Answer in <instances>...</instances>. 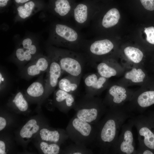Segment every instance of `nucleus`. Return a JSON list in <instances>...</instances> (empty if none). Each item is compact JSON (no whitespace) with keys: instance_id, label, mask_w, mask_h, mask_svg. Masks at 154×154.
<instances>
[{"instance_id":"obj_16","label":"nucleus","mask_w":154,"mask_h":154,"mask_svg":"<svg viewBox=\"0 0 154 154\" xmlns=\"http://www.w3.org/2000/svg\"><path fill=\"white\" fill-rule=\"evenodd\" d=\"M74 7L68 0H56L53 13L65 21L70 22Z\"/></svg>"},{"instance_id":"obj_7","label":"nucleus","mask_w":154,"mask_h":154,"mask_svg":"<svg viewBox=\"0 0 154 154\" xmlns=\"http://www.w3.org/2000/svg\"><path fill=\"white\" fill-rule=\"evenodd\" d=\"M138 133L139 145L154 151V123L149 116L140 114L131 117Z\"/></svg>"},{"instance_id":"obj_2","label":"nucleus","mask_w":154,"mask_h":154,"mask_svg":"<svg viewBox=\"0 0 154 154\" xmlns=\"http://www.w3.org/2000/svg\"><path fill=\"white\" fill-rule=\"evenodd\" d=\"M52 26L50 40L51 44L82 52L86 39L73 23H56Z\"/></svg>"},{"instance_id":"obj_9","label":"nucleus","mask_w":154,"mask_h":154,"mask_svg":"<svg viewBox=\"0 0 154 154\" xmlns=\"http://www.w3.org/2000/svg\"><path fill=\"white\" fill-rule=\"evenodd\" d=\"M51 61V57L41 54H38L26 66L21 69V77L27 80L46 72Z\"/></svg>"},{"instance_id":"obj_13","label":"nucleus","mask_w":154,"mask_h":154,"mask_svg":"<svg viewBox=\"0 0 154 154\" xmlns=\"http://www.w3.org/2000/svg\"><path fill=\"white\" fill-rule=\"evenodd\" d=\"M120 17L119 13L117 9H110L104 15L101 19H93L90 24L92 33L100 27L106 29L113 27L117 23Z\"/></svg>"},{"instance_id":"obj_22","label":"nucleus","mask_w":154,"mask_h":154,"mask_svg":"<svg viewBox=\"0 0 154 154\" xmlns=\"http://www.w3.org/2000/svg\"><path fill=\"white\" fill-rule=\"evenodd\" d=\"M124 52L127 59L133 63L139 64L143 60V54L138 48L128 46L125 48Z\"/></svg>"},{"instance_id":"obj_30","label":"nucleus","mask_w":154,"mask_h":154,"mask_svg":"<svg viewBox=\"0 0 154 154\" xmlns=\"http://www.w3.org/2000/svg\"><path fill=\"white\" fill-rule=\"evenodd\" d=\"M8 79L5 73L1 70L0 72V89H2L8 84Z\"/></svg>"},{"instance_id":"obj_20","label":"nucleus","mask_w":154,"mask_h":154,"mask_svg":"<svg viewBox=\"0 0 154 154\" xmlns=\"http://www.w3.org/2000/svg\"><path fill=\"white\" fill-rule=\"evenodd\" d=\"M146 76V74L141 68L134 67L127 71L124 75V78L135 84L143 82Z\"/></svg>"},{"instance_id":"obj_3","label":"nucleus","mask_w":154,"mask_h":154,"mask_svg":"<svg viewBox=\"0 0 154 154\" xmlns=\"http://www.w3.org/2000/svg\"><path fill=\"white\" fill-rule=\"evenodd\" d=\"M47 51L48 55L54 59L59 64L64 74L81 77L87 61L84 53L51 45L48 47Z\"/></svg>"},{"instance_id":"obj_1","label":"nucleus","mask_w":154,"mask_h":154,"mask_svg":"<svg viewBox=\"0 0 154 154\" xmlns=\"http://www.w3.org/2000/svg\"><path fill=\"white\" fill-rule=\"evenodd\" d=\"M132 115L125 105L108 108L103 119L95 124L97 134L94 141L101 153H110L122 126Z\"/></svg>"},{"instance_id":"obj_25","label":"nucleus","mask_w":154,"mask_h":154,"mask_svg":"<svg viewBox=\"0 0 154 154\" xmlns=\"http://www.w3.org/2000/svg\"><path fill=\"white\" fill-rule=\"evenodd\" d=\"M35 6L32 1L26 3L23 6H20L17 8L18 14L22 19H25L29 17L32 13Z\"/></svg>"},{"instance_id":"obj_14","label":"nucleus","mask_w":154,"mask_h":154,"mask_svg":"<svg viewBox=\"0 0 154 154\" xmlns=\"http://www.w3.org/2000/svg\"><path fill=\"white\" fill-rule=\"evenodd\" d=\"M54 99L55 104L57 106L67 111L73 108L76 103L73 94L59 88L54 92Z\"/></svg>"},{"instance_id":"obj_29","label":"nucleus","mask_w":154,"mask_h":154,"mask_svg":"<svg viewBox=\"0 0 154 154\" xmlns=\"http://www.w3.org/2000/svg\"><path fill=\"white\" fill-rule=\"evenodd\" d=\"M136 151L137 154H154V151L146 147L140 145H139Z\"/></svg>"},{"instance_id":"obj_21","label":"nucleus","mask_w":154,"mask_h":154,"mask_svg":"<svg viewBox=\"0 0 154 154\" xmlns=\"http://www.w3.org/2000/svg\"><path fill=\"white\" fill-rule=\"evenodd\" d=\"M41 139L44 141L57 143L61 139V135L56 130H50L47 128H42L39 131Z\"/></svg>"},{"instance_id":"obj_18","label":"nucleus","mask_w":154,"mask_h":154,"mask_svg":"<svg viewBox=\"0 0 154 154\" xmlns=\"http://www.w3.org/2000/svg\"><path fill=\"white\" fill-rule=\"evenodd\" d=\"M81 78L68 75L59 80L57 86L58 88L73 94L77 90Z\"/></svg>"},{"instance_id":"obj_36","label":"nucleus","mask_w":154,"mask_h":154,"mask_svg":"<svg viewBox=\"0 0 154 154\" xmlns=\"http://www.w3.org/2000/svg\"><path fill=\"white\" fill-rule=\"evenodd\" d=\"M149 117L151 119L154 123V113L150 114Z\"/></svg>"},{"instance_id":"obj_35","label":"nucleus","mask_w":154,"mask_h":154,"mask_svg":"<svg viewBox=\"0 0 154 154\" xmlns=\"http://www.w3.org/2000/svg\"><path fill=\"white\" fill-rule=\"evenodd\" d=\"M30 0H15V2L17 3H23L29 1Z\"/></svg>"},{"instance_id":"obj_10","label":"nucleus","mask_w":154,"mask_h":154,"mask_svg":"<svg viewBox=\"0 0 154 154\" xmlns=\"http://www.w3.org/2000/svg\"><path fill=\"white\" fill-rule=\"evenodd\" d=\"M98 13L93 5L80 3L74 7L72 15L74 24L79 29L88 26Z\"/></svg>"},{"instance_id":"obj_24","label":"nucleus","mask_w":154,"mask_h":154,"mask_svg":"<svg viewBox=\"0 0 154 154\" xmlns=\"http://www.w3.org/2000/svg\"><path fill=\"white\" fill-rule=\"evenodd\" d=\"M40 149L44 154H58L60 151L58 144L43 141L40 143Z\"/></svg>"},{"instance_id":"obj_17","label":"nucleus","mask_w":154,"mask_h":154,"mask_svg":"<svg viewBox=\"0 0 154 154\" xmlns=\"http://www.w3.org/2000/svg\"><path fill=\"white\" fill-rule=\"evenodd\" d=\"M42 74L27 88L26 94L32 99H37L44 96L45 93L44 79Z\"/></svg>"},{"instance_id":"obj_32","label":"nucleus","mask_w":154,"mask_h":154,"mask_svg":"<svg viewBox=\"0 0 154 154\" xmlns=\"http://www.w3.org/2000/svg\"><path fill=\"white\" fill-rule=\"evenodd\" d=\"M7 153L6 144L5 142L1 140L0 141V154Z\"/></svg>"},{"instance_id":"obj_23","label":"nucleus","mask_w":154,"mask_h":154,"mask_svg":"<svg viewBox=\"0 0 154 154\" xmlns=\"http://www.w3.org/2000/svg\"><path fill=\"white\" fill-rule=\"evenodd\" d=\"M11 102L19 111L25 112L28 108V102L22 92H17L11 100Z\"/></svg>"},{"instance_id":"obj_12","label":"nucleus","mask_w":154,"mask_h":154,"mask_svg":"<svg viewBox=\"0 0 154 154\" xmlns=\"http://www.w3.org/2000/svg\"><path fill=\"white\" fill-rule=\"evenodd\" d=\"M50 57V64L44 79L45 93L44 97L45 98H47L54 91L57 86L59 80L64 74L57 62Z\"/></svg>"},{"instance_id":"obj_28","label":"nucleus","mask_w":154,"mask_h":154,"mask_svg":"<svg viewBox=\"0 0 154 154\" xmlns=\"http://www.w3.org/2000/svg\"><path fill=\"white\" fill-rule=\"evenodd\" d=\"M141 4L147 10H154V0H140Z\"/></svg>"},{"instance_id":"obj_4","label":"nucleus","mask_w":154,"mask_h":154,"mask_svg":"<svg viewBox=\"0 0 154 154\" xmlns=\"http://www.w3.org/2000/svg\"><path fill=\"white\" fill-rule=\"evenodd\" d=\"M75 116L80 119L95 125L104 116L107 110L103 100L86 94L77 102L73 108Z\"/></svg>"},{"instance_id":"obj_33","label":"nucleus","mask_w":154,"mask_h":154,"mask_svg":"<svg viewBox=\"0 0 154 154\" xmlns=\"http://www.w3.org/2000/svg\"><path fill=\"white\" fill-rule=\"evenodd\" d=\"M7 121L6 119L3 117H0V131L3 130L7 125Z\"/></svg>"},{"instance_id":"obj_11","label":"nucleus","mask_w":154,"mask_h":154,"mask_svg":"<svg viewBox=\"0 0 154 154\" xmlns=\"http://www.w3.org/2000/svg\"><path fill=\"white\" fill-rule=\"evenodd\" d=\"M108 79L102 77L97 72L89 73L84 77L86 94L95 96L107 88Z\"/></svg>"},{"instance_id":"obj_19","label":"nucleus","mask_w":154,"mask_h":154,"mask_svg":"<svg viewBox=\"0 0 154 154\" xmlns=\"http://www.w3.org/2000/svg\"><path fill=\"white\" fill-rule=\"evenodd\" d=\"M35 119L29 120L22 127L19 132L20 137L23 139H29L37 133L40 129V126Z\"/></svg>"},{"instance_id":"obj_5","label":"nucleus","mask_w":154,"mask_h":154,"mask_svg":"<svg viewBox=\"0 0 154 154\" xmlns=\"http://www.w3.org/2000/svg\"><path fill=\"white\" fill-rule=\"evenodd\" d=\"M66 129L68 137L78 145L86 146L94 141L96 137L95 126L75 116L70 121Z\"/></svg>"},{"instance_id":"obj_15","label":"nucleus","mask_w":154,"mask_h":154,"mask_svg":"<svg viewBox=\"0 0 154 154\" xmlns=\"http://www.w3.org/2000/svg\"><path fill=\"white\" fill-rule=\"evenodd\" d=\"M114 61L112 58H108L96 63L95 65L97 72L101 76L108 79L116 76L117 72Z\"/></svg>"},{"instance_id":"obj_31","label":"nucleus","mask_w":154,"mask_h":154,"mask_svg":"<svg viewBox=\"0 0 154 154\" xmlns=\"http://www.w3.org/2000/svg\"><path fill=\"white\" fill-rule=\"evenodd\" d=\"M33 44V41L31 38H27L23 40L21 43L22 47L25 49H28Z\"/></svg>"},{"instance_id":"obj_27","label":"nucleus","mask_w":154,"mask_h":154,"mask_svg":"<svg viewBox=\"0 0 154 154\" xmlns=\"http://www.w3.org/2000/svg\"><path fill=\"white\" fill-rule=\"evenodd\" d=\"M144 33L146 35V40L149 43L154 44V27L145 28Z\"/></svg>"},{"instance_id":"obj_34","label":"nucleus","mask_w":154,"mask_h":154,"mask_svg":"<svg viewBox=\"0 0 154 154\" xmlns=\"http://www.w3.org/2000/svg\"><path fill=\"white\" fill-rule=\"evenodd\" d=\"M9 0H0V7H3L6 6Z\"/></svg>"},{"instance_id":"obj_6","label":"nucleus","mask_w":154,"mask_h":154,"mask_svg":"<svg viewBox=\"0 0 154 154\" xmlns=\"http://www.w3.org/2000/svg\"><path fill=\"white\" fill-rule=\"evenodd\" d=\"M134 126L130 118L124 123L121 129V133L112 147L110 153L119 154H136L135 143L132 132Z\"/></svg>"},{"instance_id":"obj_26","label":"nucleus","mask_w":154,"mask_h":154,"mask_svg":"<svg viewBox=\"0 0 154 154\" xmlns=\"http://www.w3.org/2000/svg\"><path fill=\"white\" fill-rule=\"evenodd\" d=\"M75 145H70L67 149L68 153L82 154L90 153L91 151L87 149L86 147L75 143Z\"/></svg>"},{"instance_id":"obj_8","label":"nucleus","mask_w":154,"mask_h":154,"mask_svg":"<svg viewBox=\"0 0 154 154\" xmlns=\"http://www.w3.org/2000/svg\"><path fill=\"white\" fill-rule=\"evenodd\" d=\"M106 97L103 100L104 105L108 108L122 106L132 99L135 92L121 86L108 85Z\"/></svg>"}]
</instances>
